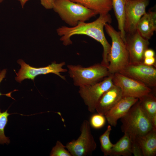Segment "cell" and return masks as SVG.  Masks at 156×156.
<instances>
[{
  "mask_svg": "<svg viewBox=\"0 0 156 156\" xmlns=\"http://www.w3.org/2000/svg\"><path fill=\"white\" fill-rule=\"evenodd\" d=\"M112 21L111 16L109 13L100 15L93 21L90 23L79 22L74 27L62 26L57 29L56 32L60 37V40L66 46L72 44L71 37L77 35H86L100 43L103 48V59L101 63L107 67L108 63L107 58L111 45L105 38L103 29L106 23L110 24Z\"/></svg>",
  "mask_w": 156,
  "mask_h": 156,
  "instance_id": "cell-1",
  "label": "cell"
},
{
  "mask_svg": "<svg viewBox=\"0 0 156 156\" xmlns=\"http://www.w3.org/2000/svg\"><path fill=\"white\" fill-rule=\"evenodd\" d=\"M138 100L132 97H123L105 115L108 124L116 127L118 120L125 116Z\"/></svg>",
  "mask_w": 156,
  "mask_h": 156,
  "instance_id": "cell-13",
  "label": "cell"
},
{
  "mask_svg": "<svg viewBox=\"0 0 156 156\" xmlns=\"http://www.w3.org/2000/svg\"><path fill=\"white\" fill-rule=\"evenodd\" d=\"M6 73V69H3L1 70H0V83L3 79L5 77ZM12 92H11L6 94H2L0 92V96L1 95H5L14 99L11 96V94Z\"/></svg>",
  "mask_w": 156,
  "mask_h": 156,
  "instance_id": "cell-27",
  "label": "cell"
},
{
  "mask_svg": "<svg viewBox=\"0 0 156 156\" xmlns=\"http://www.w3.org/2000/svg\"><path fill=\"white\" fill-rule=\"evenodd\" d=\"M17 63L21 66L18 72L16 73V76L15 79L18 82L20 83L26 79L34 80L35 77L38 75L49 73L54 74L62 79L66 80L65 76L60 74L61 73H65L68 71L67 69L63 68L65 65V62L57 63L55 62H54L47 66L40 68L31 66L21 59L18 60Z\"/></svg>",
  "mask_w": 156,
  "mask_h": 156,
  "instance_id": "cell-8",
  "label": "cell"
},
{
  "mask_svg": "<svg viewBox=\"0 0 156 156\" xmlns=\"http://www.w3.org/2000/svg\"><path fill=\"white\" fill-rule=\"evenodd\" d=\"M67 67L74 85L79 87L98 82L110 75L107 67L101 63L88 67L69 64Z\"/></svg>",
  "mask_w": 156,
  "mask_h": 156,
  "instance_id": "cell-5",
  "label": "cell"
},
{
  "mask_svg": "<svg viewBox=\"0 0 156 156\" xmlns=\"http://www.w3.org/2000/svg\"><path fill=\"white\" fill-rule=\"evenodd\" d=\"M80 4L100 15L109 13L112 8V0H70Z\"/></svg>",
  "mask_w": 156,
  "mask_h": 156,
  "instance_id": "cell-17",
  "label": "cell"
},
{
  "mask_svg": "<svg viewBox=\"0 0 156 156\" xmlns=\"http://www.w3.org/2000/svg\"><path fill=\"white\" fill-rule=\"evenodd\" d=\"M64 146L60 141H57L50 153L51 156H72L69 151L66 149Z\"/></svg>",
  "mask_w": 156,
  "mask_h": 156,
  "instance_id": "cell-23",
  "label": "cell"
},
{
  "mask_svg": "<svg viewBox=\"0 0 156 156\" xmlns=\"http://www.w3.org/2000/svg\"><path fill=\"white\" fill-rule=\"evenodd\" d=\"M132 154V142L127 135H124L111 149L110 156H130Z\"/></svg>",
  "mask_w": 156,
  "mask_h": 156,
  "instance_id": "cell-19",
  "label": "cell"
},
{
  "mask_svg": "<svg viewBox=\"0 0 156 156\" xmlns=\"http://www.w3.org/2000/svg\"><path fill=\"white\" fill-rule=\"evenodd\" d=\"M105 122V116L98 113L91 117L89 122L92 127L95 129H99L104 126Z\"/></svg>",
  "mask_w": 156,
  "mask_h": 156,
  "instance_id": "cell-24",
  "label": "cell"
},
{
  "mask_svg": "<svg viewBox=\"0 0 156 156\" xmlns=\"http://www.w3.org/2000/svg\"><path fill=\"white\" fill-rule=\"evenodd\" d=\"M4 0H0V3L2 2Z\"/></svg>",
  "mask_w": 156,
  "mask_h": 156,
  "instance_id": "cell-31",
  "label": "cell"
},
{
  "mask_svg": "<svg viewBox=\"0 0 156 156\" xmlns=\"http://www.w3.org/2000/svg\"><path fill=\"white\" fill-rule=\"evenodd\" d=\"M150 88L156 87V68L143 63H129L119 72Z\"/></svg>",
  "mask_w": 156,
  "mask_h": 156,
  "instance_id": "cell-9",
  "label": "cell"
},
{
  "mask_svg": "<svg viewBox=\"0 0 156 156\" xmlns=\"http://www.w3.org/2000/svg\"><path fill=\"white\" fill-rule=\"evenodd\" d=\"M112 78V74H110L98 82L79 87V93L89 112H95L96 105L101 96L114 85Z\"/></svg>",
  "mask_w": 156,
  "mask_h": 156,
  "instance_id": "cell-7",
  "label": "cell"
},
{
  "mask_svg": "<svg viewBox=\"0 0 156 156\" xmlns=\"http://www.w3.org/2000/svg\"><path fill=\"white\" fill-rule=\"evenodd\" d=\"M150 120L153 129L156 130V115L152 117Z\"/></svg>",
  "mask_w": 156,
  "mask_h": 156,
  "instance_id": "cell-29",
  "label": "cell"
},
{
  "mask_svg": "<svg viewBox=\"0 0 156 156\" xmlns=\"http://www.w3.org/2000/svg\"><path fill=\"white\" fill-rule=\"evenodd\" d=\"M20 3L22 7L23 8L26 3L29 0H17Z\"/></svg>",
  "mask_w": 156,
  "mask_h": 156,
  "instance_id": "cell-30",
  "label": "cell"
},
{
  "mask_svg": "<svg viewBox=\"0 0 156 156\" xmlns=\"http://www.w3.org/2000/svg\"><path fill=\"white\" fill-rule=\"evenodd\" d=\"M155 53L154 50L151 49H147L145 51L144 56L145 57H155Z\"/></svg>",
  "mask_w": 156,
  "mask_h": 156,
  "instance_id": "cell-28",
  "label": "cell"
},
{
  "mask_svg": "<svg viewBox=\"0 0 156 156\" xmlns=\"http://www.w3.org/2000/svg\"><path fill=\"white\" fill-rule=\"evenodd\" d=\"M125 43L131 64L143 63L145 51L150 44L148 40L142 37L136 31L131 34H126Z\"/></svg>",
  "mask_w": 156,
  "mask_h": 156,
  "instance_id": "cell-12",
  "label": "cell"
},
{
  "mask_svg": "<svg viewBox=\"0 0 156 156\" xmlns=\"http://www.w3.org/2000/svg\"><path fill=\"white\" fill-rule=\"evenodd\" d=\"M156 30V12L149 11L146 12L139 21L136 31L144 38L149 40Z\"/></svg>",
  "mask_w": 156,
  "mask_h": 156,
  "instance_id": "cell-15",
  "label": "cell"
},
{
  "mask_svg": "<svg viewBox=\"0 0 156 156\" xmlns=\"http://www.w3.org/2000/svg\"><path fill=\"white\" fill-rule=\"evenodd\" d=\"M143 63L148 66H156V59L155 57L144 58Z\"/></svg>",
  "mask_w": 156,
  "mask_h": 156,
  "instance_id": "cell-26",
  "label": "cell"
},
{
  "mask_svg": "<svg viewBox=\"0 0 156 156\" xmlns=\"http://www.w3.org/2000/svg\"><path fill=\"white\" fill-rule=\"evenodd\" d=\"M138 101L140 107L150 119L156 115V97L151 92L140 98Z\"/></svg>",
  "mask_w": 156,
  "mask_h": 156,
  "instance_id": "cell-20",
  "label": "cell"
},
{
  "mask_svg": "<svg viewBox=\"0 0 156 156\" xmlns=\"http://www.w3.org/2000/svg\"><path fill=\"white\" fill-rule=\"evenodd\" d=\"M112 130L111 126L108 125L105 132L99 137L101 149L105 156H109L111 149L113 146L109 138Z\"/></svg>",
  "mask_w": 156,
  "mask_h": 156,
  "instance_id": "cell-21",
  "label": "cell"
},
{
  "mask_svg": "<svg viewBox=\"0 0 156 156\" xmlns=\"http://www.w3.org/2000/svg\"><path fill=\"white\" fill-rule=\"evenodd\" d=\"M40 4L45 9H53V5L55 0H40Z\"/></svg>",
  "mask_w": 156,
  "mask_h": 156,
  "instance_id": "cell-25",
  "label": "cell"
},
{
  "mask_svg": "<svg viewBox=\"0 0 156 156\" xmlns=\"http://www.w3.org/2000/svg\"><path fill=\"white\" fill-rule=\"evenodd\" d=\"M150 0H126L124 30L126 34L136 31L138 23L146 12Z\"/></svg>",
  "mask_w": 156,
  "mask_h": 156,
  "instance_id": "cell-11",
  "label": "cell"
},
{
  "mask_svg": "<svg viewBox=\"0 0 156 156\" xmlns=\"http://www.w3.org/2000/svg\"><path fill=\"white\" fill-rule=\"evenodd\" d=\"M104 27L112 41L107 60L109 72L110 74H113L119 73L129 64V55L125 43L119 31L116 30L109 23H106Z\"/></svg>",
  "mask_w": 156,
  "mask_h": 156,
  "instance_id": "cell-3",
  "label": "cell"
},
{
  "mask_svg": "<svg viewBox=\"0 0 156 156\" xmlns=\"http://www.w3.org/2000/svg\"><path fill=\"white\" fill-rule=\"evenodd\" d=\"M136 142L143 156L156 155V130L153 129L146 134L137 136Z\"/></svg>",
  "mask_w": 156,
  "mask_h": 156,
  "instance_id": "cell-16",
  "label": "cell"
},
{
  "mask_svg": "<svg viewBox=\"0 0 156 156\" xmlns=\"http://www.w3.org/2000/svg\"><path fill=\"white\" fill-rule=\"evenodd\" d=\"M138 100L120 118L121 130L129 137L133 144L136 143L137 136L144 135L153 129L150 119L140 107Z\"/></svg>",
  "mask_w": 156,
  "mask_h": 156,
  "instance_id": "cell-2",
  "label": "cell"
},
{
  "mask_svg": "<svg viewBox=\"0 0 156 156\" xmlns=\"http://www.w3.org/2000/svg\"><path fill=\"white\" fill-rule=\"evenodd\" d=\"M53 9L70 27L86 22L97 14L94 11L70 0H55Z\"/></svg>",
  "mask_w": 156,
  "mask_h": 156,
  "instance_id": "cell-4",
  "label": "cell"
},
{
  "mask_svg": "<svg viewBox=\"0 0 156 156\" xmlns=\"http://www.w3.org/2000/svg\"><path fill=\"white\" fill-rule=\"evenodd\" d=\"M122 98L120 89L114 85L101 96L96 105V111L105 116Z\"/></svg>",
  "mask_w": 156,
  "mask_h": 156,
  "instance_id": "cell-14",
  "label": "cell"
},
{
  "mask_svg": "<svg viewBox=\"0 0 156 156\" xmlns=\"http://www.w3.org/2000/svg\"><path fill=\"white\" fill-rule=\"evenodd\" d=\"M7 110L1 112L0 108V144H8L10 142L9 138L5 136L4 128L8 122V117L10 115Z\"/></svg>",
  "mask_w": 156,
  "mask_h": 156,
  "instance_id": "cell-22",
  "label": "cell"
},
{
  "mask_svg": "<svg viewBox=\"0 0 156 156\" xmlns=\"http://www.w3.org/2000/svg\"><path fill=\"white\" fill-rule=\"evenodd\" d=\"M112 80L114 85L121 90L123 97L139 99L152 91L151 88L119 73L112 74Z\"/></svg>",
  "mask_w": 156,
  "mask_h": 156,
  "instance_id": "cell-10",
  "label": "cell"
},
{
  "mask_svg": "<svg viewBox=\"0 0 156 156\" xmlns=\"http://www.w3.org/2000/svg\"><path fill=\"white\" fill-rule=\"evenodd\" d=\"M126 0H112V8L117 19L120 35L125 42L126 33L124 30Z\"/></svg>",
  "mask_w": 156,
  "mask_h": 156,
  "instance_id": "cell-18",
  "label": "cell"
},
{
  "mask_svg": "<svg viewBox=\"0 0 156 156\" xmlns=\"http://www.w3.org/2000/svg\"><path fill=\"white\" fill-rule=\"evenodd\" d=\"M80 131L81 134L78 138L68 142L65 146L72 156L89 155L96 148V144L92 134L89 122L84 120Z\"/></svg>",
  "mask_w": 156,
  "mask_h": 156,
  "instance_id": "cell-6",
  "label": "cell"
}]
</instances>
